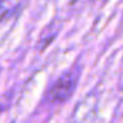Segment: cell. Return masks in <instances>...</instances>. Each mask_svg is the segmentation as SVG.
Returning a JSON list of instances; mask_svg holds the SVG:
<instances>
[{
	"label": "cell",
	"mask_w": 123,
	"mask_h": 123,
	"mask_svg": "<svg viewBox=\"0 0 123 123\" xmlns=\"http://www.w3.org/2000/svg\"><path fill=\"white\" fill-rule=\"evenodd\" d=\"M76 82H77V73L74 70L64 72L50 86V89L47 92V100L53 105H59V103L66 102L72 96V93L74 92Z\"/></svg>",
	"instance_id": "6da1fadb"
},
{
	"label": "cell",
	"mask_w": 123,
	"mask_h": 123,
	"mask_svg": "<svg viewBox=\"0 0 123 123\" xmlns=\"http://www.w3.org/2000/svg\"><path fill=\"white\" fill-rule=\"evenodd\" d=\"M22 7V0H0V23L13 17Z\"/></svg>",
	"instance_id": "7a4b0ae2"
}]
</instances>
